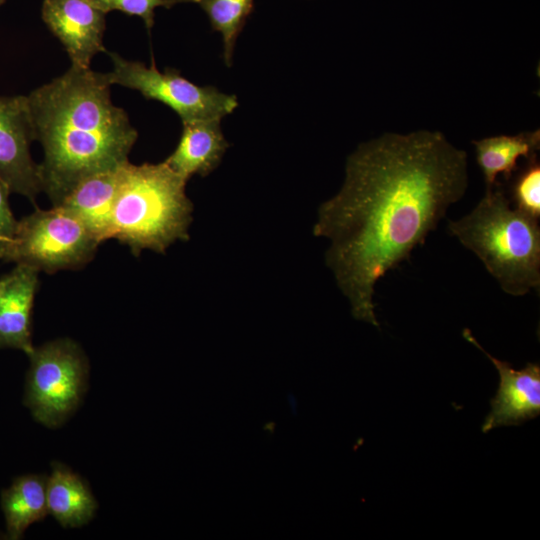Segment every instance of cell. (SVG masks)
<instances>
[{"label": "cell", "mask_w": 540, "mask_h": 540, "mask_svg": "<svg viewBox=\"0 0 540 540\" xmlns=\"http://www.w3.org/2000/svg\"><path fill=\"white\" fill-rule=\"evenodd\" d=\"M340 191L321 204L313 233L352 316L379 328L377 282L409 259L468 186L467 153L439 131L385 133L348 157Z\"/></svg>", "instance_id": "obj_1"}, {"label": "cell", "mask_w": 540, "mask_h": 540, "mask_svg": "<svg viewBox=\"0 0 540 540\" xmlns=\"http://www.w3.org/2000/svg\"><path fill=\"white\" fill-rule=\"evenodd\" d=\"M24 404L49 428L62 425L79 406L88 386L89 364L69 338L47 342L28 355Z\"/></svg>", "instance_id": "obj_6"}, {"label": "cell", "mask_w": 540, "mask_h": 540, "mask_svg": "<svg viewBox=\"0 0 540 540\" xmlns=\"http://www.w3.org/2000/svg\"><path fill=\"white\" fill-rule=\"evenodd\" d=\"M221 120H200L183 123L178 145L164 161L174 172L188 181L193 175L206 176L221 162L229 147Z\"/></svg>", "instance_id": "obj_13"}, {"label": "cell", "mask_w": 540, "mask_h": 540, "mask_svg": "<svg viewBox=\"0 0 540 540\" xmlns=\"http://www.w3.org/2000/svg\"><path fill=\"white\" fill-rule=\"evenodd\" d=\"M447 229L480 259L505 293L539 292V219L512 208L500 184L486 188L474 209L449 220Z\"/></svg>", "instance_id": "obj_3"}, {"label": "cell", "mask_w": 540, "mask_h": 540, "mask_svg": "<svg viewBox=\"0 0 540 540\" xmlns=\"http://www.w3.org/2000/svg\"><path fill=\"white\" fill-rule=\"evenodd\" d=\"M196 3L208 15L212 29L221 33L223 59L230 67L237 37L253 11L254 0H197Z\"/></svg>", "instance_id": "obj_17"}, {"label": "cell", "mask_w": 540, "mask_h": 540, "mask_svg": "<svg viewBox=\"0 0 540 540\" xmlns=\"http://www.w3.org/2000/svg\"><path fill=\"white\" fill-rule=\"evenodd\" d=\"M5 2L6 0H0V6H2Z\"/></svg>", "instance_id": "obj_21"}, {"label": "cell", "mask_w": 540, "mask_h": 540, "mask_svg": "<svg viewBox=\"0 0 540 540\" xmlns=\"http://www.w3.org/2000/svg\"><path fill=\"white\" fill-rule=\"evenodd\" d=\"M96 9L107 14L111 11H120L129 16L142 18L146 28L150 31L154 25L155 9L157 7L171 8L172 6L197 0H85Z\"/></svg>", "instance_id": "obj_19"}, {"label": "cell", "mask_w": 540, "mask_h": 540, "mask_svg": "<svg viewBox=\"0 0 540 540\" xmlns=\"http://www.w3.org/2000/svg\"><path fill=\"white\" fill-rule=\"evenodd\" d=\"M126 163L82 179L58 204L74 214L99 244L113 238V207Z\"/></svg>", "instance_id": "obj_12"}, {"label": "cell", "mask_w": 540, "mask_h": 540, "mask_svg": "<svg viewBox=\"0 0 540 540\" xmlns=\"http://www.w3.org/2000/svg\"><path fill=\"white\" fill-rule=\"evenodd\" d=\"M34 140L27 96H0V177L11 192L31 201L42 191L39 167L30 154Z\"/></svg>", "instance_id": "obj_8"}, {"label": "cell", "mask_w": 540, "mask_h": 540, "mask_svg": "<svg viewBox=\"0 0 540 540\" xmlns=\"http://www.w3.org/2000/svg\"><path fill=\"white\" fill-rule=\"evenodd\" d=\"M463 337L481 350L499 373V387L490 400L491 410L485 417L482 432L501 426L521 425L540 415V364L529 362L517 370L506 361L490 355L475 339L468 328Z\"/></svg>", "instance_id": "obj_9"}, {"label": "cell", "mask_w": 540, "mask_h": 540, "mask_svg": "<svg viewBox=\"0 0 540 540\" xmlns=\"http://www.w3.org/2000/svg\"><path fill=\"white\" fill-rule=\"evenodd\" d=\"M104 73L74 65L29 95L42 191L54 206L94 173L128 161L138 133L126 111L113 104Z\"/></svg>", "instance_id": "obj_2"}, {"label": "cell", "mask_w": 540, "mask_h": 540, "mask_svg": "<svg viewBox=\"0 0 540 540\" xmlns=\"http://www.w3.org/2000/svg\"><path fill=\"white\" fill-rule=\"evenodd\" d=\"M46 482L43 475H23L2 491L1 507L9 539H20L31 524L48 514Z\"/></svg>", "instance_id": "obj_16"}, {"label": "cell", "mask_w": 540, "mask_h": 540, "mask_svg": "<svg viewBox=\"0 0 540 540\" xmlns=\"http://www.w3.org/2000/svg\"><path fill=\"white\" fill-rule=\"evenodd\" d=\"M112 71L104 73L106 81L139 91L146 99L159 101L181 118L182 123L200 120H221L238 105L234 95L220 92L213 86H198L173 68L160 72L152 59L151 66L124 59L107 52Z\"/></svg>", "instance_id": "obj_7"}, {"label": "cell", "mask_w": 540, "mask_h": 540, "mask_svg": "<svg viewBox=\"0 0 540 540\" xmlns=\"http://www.w3.org/2000/svg\"><path fill=\"white\" fill-rule=\"evenodd\" d=\"M42 20L64 46L71 65L90 68L93 57L106 52V14L85 0H43Z\"/></svg>", "instance_id": "obj_10"}, {"label": "cell", "mask_w": 540, "mask_h": 540, "mask_svg": "<svg viewBox=\"0 0 540 540\" xmlns=\"http://www.w3.org/2000/svg\"><path fill=\"white\" fill-rule=\"evenodd\" d=\"M186 183L164 161L141 165L128 161L113 207V238L134 255L144 249L163 254L177 240H188L193 204Z\"/></svg>", "instance_id": "obj_4"}, {"label": "cell", "mask_w": 540, "mask_h": 540, "mask_svg": "<svg viewBox=\"0 0 540 540\" xmlns=\"http://www.w3.org/2000/svg\"><path fill=\"white\" fill-rule=\"evenodd\" d=\"M38 270L16 264L0 279V348H15L29 355L31 313L38 288Z\"/></svg>", "instance_id": "obj_11"}, {"label": "cell", "mask_w": 540, "mask_h": 540, "mask_svg": "<svg viewBox=\"0 0 540 540\" xmlns=\"http://www.w3.org/2000/svg\"><path fill=\"white\" fill-rule=\"evenodd\" d=\"M476 161L482 170L486 188L497 183L502 174L509 180L517 169L518 159L527 161L537 158L540 148V131H525L516 135H498L472 141Z\"/></svg>", "instance_id": "obj_15"}, {"label": "cell", "mask_w": 540, "mask_h": 540, "mask_svg": "<svg viewBox=\"0 0 540 540\" xmlns=\"http://www.w3.org/2000/svg\"><path fill=\"white\" fill-rule=\"evenodd\" d=\"M98 245L74 214L56 205L37 209L17 221L12 237L0 242V259L53 273L84 266Z\"/></svg>", "instance_id": "obj_5"}, {"label": "cell", "mask_w": 540, "mask_h": 540, "mask_svg": "<svg viewBox=\"0 0 540 540\" xmlns=\"http://www.w3.org/2000/svg\"><path fill=\"white\" fill-rule=\"evenodd\" d=\"M46 497L48 513L65 528L87 524L98 506L85 480L62 463L52 464L46 482Z\"/></svg>", "instance_id": "obj_14"}, {"label": "cell", "mask_w": 540, "mask_h": 540, "mask_svg": "<svg viewBox=\"0 0 540 540\" xmlns=\"http://www.w3.org/2000/svg\"><path fill=\"white\" fill-rule=\"evenodd\" d=\"M512 198L516 209L540 218V165L537 158L527 161L517 174L512 187Z\"/></svg>", "instance_id": "obj_18"}, {"label": "cell", "mask_w": 540, "mask_h": 540, "mask_svg": "<svg viewBox=\"0 0 540 540\" xmlns=\"http://www.w3.org/2000/svg\"><path fill=\"white\" fill-rule=\"evenodd\" d=\"M10 192L8 185L0 177V242L10 239L17 226L8 201Z\"/></svg>", "instance_id": "obj_20"}]
</instances>
